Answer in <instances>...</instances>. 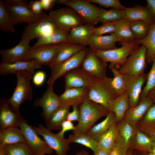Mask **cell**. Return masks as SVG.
<instances>
[{
  "instance_id": "cell-32",
  "label": "cell",
  "mask_w": 155,
  "mask_h": 155,
  "mask_svg": "<svg viewBox=\"0 0 155 155\" xmlns=\"http://www.w3.org/2000/svg\"><path fill=\"white\" fill-rule=\"evenodd\" d=\"M130 22L125 18L115 21L114 33L119 43H127L136 39L130 29Z\"/></svg>"
},
{
  "instance_id": "cell-24",
  "label": "cell",
  "mask_w": 155,
  "mask_h": 155,
  "mask_svg": "<svg viewBox=\"0 0 155 155\" xmlns=\"http://www.w3.org/2000/svg\"><path fill=\"white\" fill-rule=\"evenodd\" d=\"M117 42L119 41L114 33L106 36L92 35L88 45L94 51H107L117 48Z\"/></svg>"
},
{
  "instance_id": "cell-61",
  "label": "cell",
  "mask_w": 155,
  "mask_h": 155,
  "mask_svg": "<svg viewBox=\"0 0 155 155\" xmlns=\"http://www.w3.org/2000/svg\"><path fill=\"white\" fill-rule=\"evenodd\" d=\"M0 155H4L2 149V146H0Z\"/></svg>"
},
{
  "instance_id": "cell-10",
  "label": "cell",
  "mask_w": 155,
  "mask_h": 155,
  "mask_svg": "<svg viewBox=\"0 0 155 155\" xmlns=\"http://www.w3.org/2000/svg\"><path fill=\"white\" fill-rule=\"evenodd\" d=\"M57 3L64 4L73 9L82 18L85 24L94 26L98 23L101 8L87 0H59Z\"/></svg>"
},
{
  "instance_id": "cell-47",
  "label": "cell",
  "mask_w": 155,
  "mask_h": 155,
  "mask_svg": "<svg viewBox=\"0 0 155 155\" xmlns=\"http://www.w3.org/2000/svg\"><path fill=\"white\" fill-rule=\"evenodd\" d=\"M126 152L122 139L119 134L109 155H126Z\"/></svg>"
},
{
  "instance_id": "cell-20",
  "label": "cell",
  "mask_w": 155,
  "mask_h": 155,
  "mask_svg": "<svg viewBox=\"0 0 155 155\" xmlns=\"http://www.w3.org/2000/svg\"><path fill=\"white\" fill-rule=\"evenodd\" d=\"M95 28L94 25L86 24L73 28L69 32L67 42L84 46L88 45L89 39Z\"/></svg>"
},
{
  "instance_id": "cell-11",
  "label": "cell",
  "mask_w": 155,
  "mask_h": 155,
  "mask_svg": "<svg viewBox=\"0 0 155 155\" xmlns=\"http://www.w3.org/2000/svg\"><path fill=\"white\" fill-rule=\"evenodd\" d=\"M34 130L38 135L41 136L49 146L54 150L57 155H67L70 150L68 139L58 136L51 130L40 124L38 127L32 126Z\"/></svg>"
},
{
  "instance_id": "cell-59",
  "label": "cell",
  "mask_w": 155,
  "mask_h": 155,
  "mask_svg": "<svg viewBox=\"0 0 155 155\" xmlns=\"http://www.w3.org/2000/svg\"><path fill=\"white\" fill-rule=\"evenodd\" d=\"M152 152L155 154V142H153L152 146Z\"/></svg>"
},
{
  "instance_id": "cell-37",
  "label": "cell",
  "mask_w": 155,
  "mask_h": 155,
  "mask_svg": "<svg viewBox=\"0 0 155 155\" xmlns=\"http://www.w3.org/2000/svg\"><path fill=\"white\" fill-rule=\"evenodd\" d=\"M118 125L119 134L123 141L125 150L127 152L136 130V126L123 119L118 123Z\"/></svg>"
},
{
  "instance_id": "cell-55",
  "label": "cell",
  "mask_w": 155,
  "mask_h": 155,
  "mask_svg": "<svg viewBox=\"0 0 155 155\" xmlns=\"http://www.w3.org/2000/svg\"><path fill=\"white\" fill-rule=\"evenodd\" d=\"M147 96L151 99L153 103H155V88L149 92Z\"/></svg>"
},
{
  "instance_id": "cell-36",
  "label": "cell",
  "mask_w": 155,
  "mask_h": 155,
  "mask_svg": "<svg viewBox=\"0 0 155 155\" xmlns=\"http://www.w3.org/2000/svg\"><path fill=\"white\" fill-rule=\"evenodd\" d=\"M69 32L57 28L49 35L38 39L33 46L67 42Z\"/></svg>"
},
{
  "instance_id": "cell-2",
  "label": "cell",
  "mask_w": 155,
  "mask_h": 155,
  "mask_svg": "<svg viewBox=\"0 0 155 155\" xmlns=\"http://www.w3.org/2000/svg\"><path fill=\"white\" fill-rule=\"evenodd\" d=\"M17 82L16 87L11 96L8 100V104L12 110L20 114V106L26 100H31L33 90L30 84L32 72L27 70H21L15 72Z\"/></svg>"
},
{
  "instance_id": "cell-39",
  "label": "cell",
  "mask_w": 155,
  "mask_h": 155,
  "mask_svg": "<svg viewBox=\"0 0 155 155\" xmlns=\"http://www.w3.org/2000/svg\"><path fill=\"white\" fill-rule=\"evenodd\" d=\"M68 140L70 144L77 143L89 148L94 154L97 152L99 148L98 142L87 133H73L69 135Z\"/></svg>"
},
{
  "instance_id": "cell-3",
  "label": "cell",
  "mask_w": 155,
  "mask_h": 155,
  "mask_svg": "<svg viewBox=\"0 0 155 155\" xmlns=\"http://www.w3.org/2000/svg\"><path fill=\"white\" fill-rule=\"evenodd\" d=\"M119 48L107 51H94L95 54L106 63L110 62L109 68L118 69L126 62L128 57L139 46L136 39L127 43H119Z\"/></svg>"
},
{
  "instance_id": "cell-28",
  "label": "cell",
  "mask_w": 155,
  "mask_h": 155,
  "mask_svg": "<svg viewBox=\"0 0 155 155\" xmlns=\"http://www.w3.org/2000/svg\"><path fill=\"white\" fill-rule=\"evenodd\" d=\"M136 128L150 137L155 132V103L148 109L136 125Z\"/></svg>"
},
{
  "instance_id": "cell-38",
  "label": "cell",
  "mask_w": 155,
  "mask_h": 155,
  "mask_svg": "<svg viewBox=\"0 0 155 155\" xmlns=\"http://www.w3.org/2000/svg\"><path fill=\"white\" fill-rule=\"evenodd\" d=\"M137 42L145 46L147 48V62H152V58L155 55V22L150 24V30L147 36L143 39L136 40Z\"/></svg>"
},
{
  "instance_id": "cell-56",
  "label": "cell",
  "mask_w": 155,
  "mask_h": 155,
  "mask_svg": "<svg viewBox=\"0 0 155 155\" xmlns=\"http://www.w3.org/2000/svg\"><path fill=\"white\" fill-rule=\"evenodd\" d=\"M110 152L99 148L97 152L94 154V155H109Z\"/></svg>"
},
{
  "instance_id": "cell-16",
  "label": "cell",
  "mask_w": 155,
  "mask_h": 155,
  "mask_svg": "<svg viewBox=\"0 0 155 155\" xmlns=\"http://www.w3.org/2000/svg\"><path fill=\"white\" fill-rule=\"evenodd\" d=\"M123 75L130 107H134L140 102L142 87L146 80V74L144 73L137 76Z\"/></svg>"
},
{
  "instance_id": "cell-27",
  "label": "cell",
  "mask_w": 155,
  "mask_h": 155,
  "mask_svg": "<svg viewBox=\"0 0 155 155\" xmlns=\"http://www.w3.org/2000/svg\"><path fill=\"white\" fill-rule=\"evenodd\" d=\"M26 143L22 132L18 127H11L0 130V146Z\"/></svg>"
},
{
  "instance_id": "cell-30",
  "label": "cell",
  "mask_w": 155,
  "mask_h": 155,
  "mask_svg": "<svg viewBox=\"0 0 155 155\" xmlns=\"http://www.w3.org/2000/svg\"><path fill=\"white\" fill-rule=\"evenodd\" d=\"M117 123V122L115 114L113 112L110 111L103 121L93 126L86 133L98 142L102 135Z\"/></svg>"
},
{
  "instance_id": "cell-4",
  "label": "cell",
  "mask_w": 155,
  "mask_h": 155,
  "mask_svg": "<svg viewBox=\"0 0 155 155\" xmlns=\"http://www.w3.org/2000/svg\"><path fill=\"white\" fill-rule=\"evenodd\" d=\"M19 127L21 129L26 143L31 149L33 155L51 154L53 150L46 142L41 139L27 121L22 116L19 119Z\"/></svg>"
},
{
  "instance_id": "cell-40",
  "label": "cell",
  "mask_w": 155,
  "mask_h": 155,
  "mask_svg": "<svg viewBox=\"0 0 155 155\" xmlns=\"http://www.w3.org/2000/svg\"><path fill=\"white\" fill-rule=\"evenodd\" d=\"M125 10L115 8L107 10L101 8L98 23L103 24L115 22L125 18Z\"/></svg>"
},
{
  "instance_id": "cell-6",
  "label": "cell",
  "mask_w": 155,
  "mask_h": 155,
  "mask_svg": "<svg viewBox=\"0 0 155 155\" xmlns=\"http://www.w3.org/2000/svg\"><path fill=\"white\" fill-rule=\"evenodd\" d=\"M67 42L30 47L22 61L36 60L42 65L49 66L59 50Z\"/></svg>"
},
{
  "instance_id": "cell-54",
  "label": "cell",
  "mask_w": 155,
  "mask_h": 155,
  "mask_svg": "<svg viewBox=\"0 0 155 155\" xmlns=\"http://www.w3.org/2000/svg\"><path fill=\"white\" fill-rule=\"evenodd\" d=\"M146 7L149 10L155 21V0H147Z\"/></svg>"
},
{
  "instance_id": "cell-34",
  "label": "cell",
  "mask_w": 155,
  "mask_h": 155,
  "mask_svg": "<svg viewBox=\"0 0 155 155\" xmlns=\"http://www.w3.org/2000/svg\"><path fill=\"white\" fill-rule=\"evenodd\" d=\"M85 46L67 42L58 52L49 67L71 58L82 50Z\"/></svg>"
},
{
  "instance_id": "cell-7",
  "label": "cell",
  "mask_w": 155,
  "mask_h": 155,
  "mask_svg": "<svg viewBox=\"0 0 155 155\" xmlns=\"http://www.w3.org/2000/svg\"><path fill=\"white\" fill-rule=\"evenodd\" d=\"M49 15L58 28L68 32L75 27L85 24L78 13L70 7L51 10Z\"/></svg>"
},
{
  "instance_id": "cell-5",
  "label": "cell",
  "mask_w": 155,
  "mask_h": 155,
  "mask_svg": "<svg viewBox=\"0 0 155 155\" xmlns=\"http://www.w3.org/2000/svg\"><path fill=\"white\" fill-rule=\"evenodd\" d=\"M147 48L142 45L135 49L118 70L122 74L137 76L144 73L147 67Z\"/></svg>"
},
{
  "instance_id": "cell-44",
  "label": "cell",
  "mask_w": 155,
  "mask_h": 155,
  "mask_svg": "<svg viewBox=\"0 0 155 155\" xmlns=\"http://www.w3.org/2000/svg\"><path fill=\"white\" fill-rule=\"evenodd\" d=\"M152 66L150 71L146 74V83L142 90L140 100L146 97L149 92L155 88V55L152 56Z\"/></svg>"
},
{
  "instance_id": "cell-26",
  "label": "cell",
  "mask_w": 155,
  "mask_h": 155,
  "mask_svg": "<svg viewBox=\"0 0 155 155\" xmlns=\"http://www.w3.org/2000/svg\"><path fill=\"white\" fill-rule=\"evenodd\" d=\"M125 18L130 22L141 20L150 24L155 22L150 11L146 7L137 5L132 7H126Z\"/></svg>"
},
{
  "instance_id": "cell-33",
  "label": "cell",
  "mask_w": 155,
  "mask_h": 155,
  "mask_svg": "<svg viewBox=\"0 0 155 155\" xmlns=\"http://www.w3.org/2000/svg\"><path fill=\"white\" fill-rule=\"evenodd\" d=\"M119 134L118 123L113 125L104 133L98 142L99 148L110 152Z\"/></svg>"
},
{
  "instance_id": "cell-15",
  "label": "cell",
  "mask_w": 155,
  "mask_h": 155,
  "mask_svg": "<svg viewBox=\"0 0 155 155\" xmlns=\"http://www.w3.org/2000/svg\"><path fill=\"white\" fill-rule=\"evenodd\" d=\"M116 98L101 79H99L97 82L89 87V99L103 105L109 111Z\"/></svg>"
},
{
  "instance_id": "cell-42",
  "label": "cell",
  "mask_w": 155,
  "mask_h": 155,
  "mask_svg": "<svg viewBox=\"0 0 155 155\" xmlns=\"http://www.w3.org/2000/svg\"><path fill=\"white\" fill-rule=\"evenodd\" d=\"M2 146L4 155H33L31 149L26 143L19 142Z\"/></svg>"
},
{
  "instance_id": "cell-62",
  "label": "cell",
  "mask_w": 155,
  "mask_h": 155,
  "mask_svg": "<svg viewBox=\"0 0 155 155\" xmlns=\"http://www.w3.org/2000/svg\"><path fill=\"white\" fill-rule=\"evenodd\" d=\"M146 155H155V154L153 152H149L147 153Z\"/></svg>"
},
{
  "instance_id": "cell-45",
  "label": "cell",
  "mask_w": 155,
  "mask_h": 155,
  "mask_svg": "<svg viewBox=\"0 0 155 155\" xmlns=\"http://www.w3.org/2000/svg\"><path fill=\"white\" fill-rule=\"evenodd\" d=\"M91 3H96L104 7H111L125 10L126 7L123 5L118 0H87Z\"/></svg>"
},
{
  "instance_id": "cell-9",
  "label": "cell",
  "mask_w": 155,
  "mask_h": 155,
  "mask_svg": "<svg viewBox=\"0 0 155 155\" xmlns=\"http://www.w3.org/2000/svg\"><path fill=\"white\" fill-rule=\"evenodd\" d=\"M88 49L85 47L80 52L71 58L50 67L51 76L47 84L48 87L53 88V84L58 78L66 72L75 68L81 67L82 63Z\"/></svg>"
},
{
  "instance_id": "cell-49",
  "label": "cell",
  "mask_w": 155,
  "mask_h": 155,
  "mask_svg": "<svg viewBox=\"0 0 155 155\" xmlns=\"http://www.w3.org/2000/svg\"><path fill=\"white\" fill-rule=\"evenodd\" d=\"M75 129V127L72 122L66 120L62 123L60 131L56 134L60 137L64 138V133L66 131L70 130L73 131Z\"/></svg>"
},
{
  "instance_id": "cell-18",
  "label": "cell",
  "mask_w": 155,
  "mask_h": 155,
  "mask_svg": "<svg viewBox=\"0 0 155 155\" xmlns=\"http://www.w3.org/2000/svg\"><path fill=\"white\" fill-rule=\"evenodd\" d=\"M30 41L27 38H22L19 43L15 46L10 49H1V63H12L22 61L24 56L30 47Z\"/></svg>"
},
{
  "instance_id": "cell-25",
  "label": "cell",
  "mask_w": 155,
  "mask_h": 155,
  "mask_svg": "<svg viewBox=\"0 0 155 155\" xmlns=\"http://www.w3.org/2000/svg\"><path fill=\"white\" fill-rule=\"evenodd\" d=\"M113 75V78L107 77L101 79L111 93L116 97L126 91V87L123 75L115 68L111 70Z\"/></svg>"
},
{
  "instance_id": "cell-63",
  "label": "cell",
  "mask_w": 155,
  "mask_h": 155,
  "mask_svg": "<svg viewBox=\"0 0 155 155\" xmlns=\"http://www.w3.org/2000/svg\"><path fill=\"white\" fill-rule=\"evenodd\" d=\"M147 153H143L142 154L140 155H146Z\"/></svg>"
},
{
  "instance_id": "cell-12",
  "label": "cell",
  "mask_w": 155,
  "mask_h": 155,
  "mask_svg": "<svg viewBox=\"0 0 155 155\" xmlns=\"http://www.w3.org/2000/svg\"><path fill=\"white\" fill-rule=\"evenodd\" d=\"M63 76L65 80V90L75 88H89L99 79L90 75L80 67L66 72Z\"/></svg>"
},
{
  "instance_id": "cell-58",
  "label": "cell",
  "mask_w": 155,
  "mask_h": 155,
  "mask_svg": "<svg viewBox=\"0 0 155 155\" xmlns=\"http://www.w3.org/2000/svg\"><path fill=\"white\" fill-rule=\"evenodd\" d=\"M132 150H128L126 152V155H134Z\"/></svg>"
},
{
  "instance_id": "cell-46",
  "label": "cell",
  "mask_w": 155,
  "mask_h": 155,
  "mask_svg": "<svg viewBox=\"0 0 155 155\" xmlns=\"http://www.w3.org/2000/svg\"><path fill=\"white\" fill-rule=\"evenodd\" d=\"M115 27V21L103 23L100 26L95 28L92 35H101L107 33H114Z\"/></svg>"
},
{
  "instance_id": "cell-52",
  "label": "cell",
  "mask_w": 155,
  "mask_h": 155,
  "mask_svg": "<svg viewBox=\"0 0 155 155\" xmlns=\"http://www.w3.org/2000/svg\"><path fill=\"white\" fill-rule=\"evenodd\" d=\"M3 1L6 5L10 6L19 5L28 6L29 3L28 1L26 0H5Z\"/></svg>"
},
{
  "instance_id": "cell-53",
  "label": "cell",
  "mask_w": 155,
  "mask_h": 155,
  "mask_svg": "<svg viewBox=\"0 0 155 155\" xmlns=\"http://www.w3.org/2000/svg\"><path fill=\"white\" fill-rule=\"evenodd\" d=\"M42 7L45 11H50L55 2L57 1L55 0H40Z\"/></svg>"
},
{
  "instance_id": "cell-35",
  "label": "cell",
  "mask_w": 155,
  "mask_h": 155,
  "mask_svg": "<svg viewBox=\"0 0 155 155\" xmlns=\"http://www.w3.org/2000/svg\"><path fill=\"white\" fill-rule=\"evenodd\" d=\"M70 106H62L58 107L51 116L46 123V128L50 130H61L62 123L66 120Z\"/></svg>"
},
{
  "instance_id": "cell-29",
  "label": "cell",
  "mask_w": 155,
  "mask_h": 155,
  "mask_svg": "<svg viewBox=\"0 0 155 155\" xmlns=\"http://www.w3.org/2000/svg\"><path fill=\"white\" fill-rule=\"evenodd\" d=\"M153 142L150 137L137 129L129 149L142 153L152 152Z\"/></svg>"
},
{
  "instance_id": "cell-43",
  "label": "cell",
  "mask_w": 155,
  "mask_h": 155,
  "mask_svg": "<svg viewBox=\"0 0 155 155\" xmlns=\"http://www.w3.org/2000/svg\"><path fill=\"white\" fill-rule=\"evenodd\" d=\"M150 24L141 20L130 22V28L131 33L136 40L143 39L148 34Z\"/></svg>"
},
{
  "instance_id": "cell-23",
  "label": "cell",
  "mask_w": 155,
  "mask_h": 155,
  "mask_svg": "<svg viewBox=\"0 0 155 155\" xmlns=\"http://www.w3.org/2000/svg\"><path fill=\"white\" fill-rule=\"evenodd\" d=\"M153 104L151 99L148 96L142 98L137 105L129 108L126 112L123 119L136 126L137 123L142 118Z\"/></svg>"
},
{
  "instance_id": "cell-17",
  "label": "cell",
  "mask_w": 155,
  "mask_h": 155,
  "mask_svg": "<svg viewBox=\"0 0 155 155\" xmlns=\"http://www.w3.org/2000/svg\"><path fill=\"white\" fill-rule=\"evenodd\" d=\"M89 88H75L65 90V92L59 96L61 106L79 107L88 98Z\"/></svg>"
},
{
  "instance_id": "cell-41",
  "label": "cell",
  "mask_w": 155,
  "mask_h": 155,
  "mask_svg": "<svg viewBox=\"0 0 155 155\" xmlns=\"http://www.w3.org/2000/svg\"><path fill=\"white\" fill-rule=\"evenodd\" d=\"M14 24L8 13L5 4L3 0H0V30L6 32H15Z\"/></svg>"
},
{
  "instance_id": "cell-19",
  "label": "cell",
  "mask_w": 155,
  "mask_h": 155,
  "mask_svg": "<svg viewBox=\"0 0 155 155\" xmlns=\"http://www.w3.org/2000/svg\"><path fill=\"white\" fill-rule=\"evenodd\" d=\"M5 5L14 25L22 23H27L28 24H30L39 20L44 13L41 16L35 15L27 6H10L6 4Z\"/></svg>"
},
{
  "instance_id": "cell-14",
  "label": "cell",
  "mask_w": 155,
  "mask_h": 155,
  "mask_svg": "<svg viewBox=\"0 0 155 155\" xmlns=\"http://www.w3.org/2000/svg\"><path fill=\"white\" fill-rule=\"evenodd\" d=\"M34 105L43 110L41 115L46 123L55 111L61 106L59 96L55 94L53 88L47 87L42 97L35 100Z\"/></svg>"
},
{
  "instance_id": "cell-51",
  "label": "cell",
  "mask_w": 155,
  "mask_h": 155,
  "mask_svg": "<svg viewBox=\"0 0 155 155\" xmlns=\"http://www.w3.org/2000/svg\"><path fill=\"white\" fill-rule=\"evenodd\" d=\"M73 111L71 112H69L67 117L66 120L71 121H79L80 117V113L78 106L74 105L72 106Z\"/></svg>"
},
{
  "instance_id": "cell-8",
  "label": "cell",
  "mask_w": 155,
  "mask_h": 155,
  "mask_svg": "<svg viewBox=\"0 0 155 155\" xmlns=\"http://www.w3.org/2000/svg\"><path fill=\"white\" fill-rule=\"evenodd\" d=\"M57 27L49 14L44 13L39 20L26 26L22 34V38L30 41L50 34Z\"/></svg>"
},
{
  "instance_id": "cell-22",
  "label": "cell",
  "mask_w": 155,
  "mask_h": 155,
  "mask_svg": "<svg viewBox=\"0 0 155 155\" xmlns=\"http://www.w3.org/2000/svg\"><path fill=\"white\" fill-rule=\"evenodd\" d=\"M42 66L41 63L35 59L30 61H20L12 63H1L0 64V73L2 75H7L21 70L28 71L34 73L35 69H40Z\"/></svg>"
},
{
  "instance_id": "cell-1",
  "label": "cell",
  "mask_w": 155,
  "mask_h": 155,
  "mask_svg": "<svg viewBox=\"0 0 155 155\" xmlns=\"http://www.w3.org/2000/svg\"><path fill=\"white\" fill-rule=\"evenodd\" d=\"M80 117L73 133H86L94 124L110 111L105 107L89 99L79 107Z\"/></svg>"
},
{
  "instance_id": "cell-60",
  "label": "cell",
  "mask_w": 155,
  "mask_h": 155,
  "mask_svg": "<svg viewBox=\"0 0 155 155\" xmlns=\"http://www.w3.org/2000/svg\"><path fill=\"white\" fill-rule=\"evenodd\" d=\"M150 137L153 142H155V132Z\"/></svg>"
},
{
  "instance_id": "cell-57",
  "label": "cell",
  "mask_w": 155,
  "mask_h": 155,
  "mask_svg": "<svg viewBox=\"0 0 155 155\" xmlns=\"http://www.w3.org/2000/svg\"><path fill=\"white\" fill-rule=\"evenodd\" d=\"M75 155H89V154L86 151L83 150L79 152Z\"/></svg>"
},
{
  "instance_id": "cell-13",
  "label": "cell",
  "mask_w": 155,
  "mask_h": 155,
  "mask_svg": "<svg viewBox=\"0 0 155 155\" xmlns=\"http://www.w3.org/2000/svg\"><path fill=\"white\" fill-rule=\"evenodd\" d=\"M107 65L106 63L97 56L94 51L90 48L88 49L80 67L94 77L103 79L107 77Z\"/></svg>"
},
{
  "instance_id": "cell-48",
  "label": "cell",
  "mask_w": 155,
  "mask_h": 155,
  "mask_svg": "<svg viewBox=\"0 0 155 155\" xmlns=\"http://www.w3.org/2000/svg\"><path fill=\"white\" fill-rule=\"evenodd\" d=\"M28 7L34 13L37 15L41 16L44 13L40 0L30 1L28 3Z\"/></svg>"
},
{
  "instance_id": "cell-31",
  "label": "cell",
  "mask_w": 155,
  "mask_h": 155,
  "mask_svg": "<svg viewBox=\"0 0 155 155\" xmlns=\"http://www.w3.org/2000/svg\"><path fill=\"white\" fill-rule=\"evenodd\" d=\"M130 108L129 97L126 91L115 99L110 111L114 113L118 123L123 119L126 112Z\"/></svg>"
},
{
  "instance_id": "cell-50",
  "label": "cell",
  "mask_w": 155,
  "mask_h": 155,
  "mask_svg": "<svg viewBox=\"0 0 155 155\" xmlns=\"http://www.w3.org/2000/svg\"><path fill=\"white\" fill-rule=\"evenodd\" d=\"M45 73L42 71L37 72L34 75L32 79L34 84L37 86H39L43 84L45 80Z\"/></svg>"
},
{
  "instance_id": "cell-21",
  "label": "cell",
  "mask_w": 155,
  "mask_h": 155,
  "mask_svg": "<svg viewBox=\"0 0 155 155\" xmlns=\"http://www.w3.org/2000/svg\"><path fill=\"white\" fill-rule=\"evenodd\" d=\"M20 114L16 113L9 105L7 100H0V130L11 127H19Z\"/></svg>"
}]
</instances>
